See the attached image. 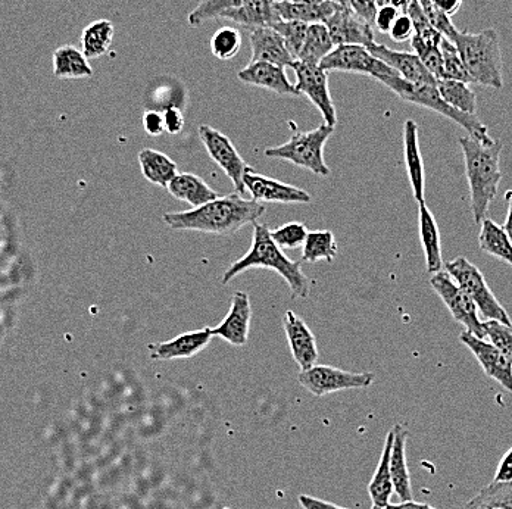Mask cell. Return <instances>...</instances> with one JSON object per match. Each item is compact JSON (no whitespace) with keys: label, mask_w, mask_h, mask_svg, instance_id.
<instances>
[{"label":"cell","mask_w":512,"mask_h":509,"mask_svg":"<svg viewBox=\"0 0 512 509\" xmlns=\"http://www.w3.org/2000/svg\"><path fill=\"white\" fill-rule=\"evenodd\" d=\"M432 2L439 11L448 15V17H452V15H455L460 11L464 0H432Z\"/></svg>","instance_id":"cell-52"},{"label":"cell","mask_w":512,"mask_h":509,"mask_svg":"<svg viewBox=\"0 0 512 509\" xmlns=\"http://www.w3.org/2000/svg\"><path fill=\"white\" fill-rule=\"evenodd\" d=\"M199 137L211 156L212 161L218 164V167L227 174V177L233 181L234 189L240 196L245 195L246 187L243 183V177L251 168L245 164L242 156L234 148L229 137L224 136L220 131L209 126L199 127Z\"/></svg>","instance_id":"cell-11"},{"label":"cell","mask_w":512,"mask_h":509,"mask_svg":"<svg viewBox=\"0 0 512 509\" xmlns=\"http://www.w3.org/2000/svg\"><path fill=\"white\" fill-rule=\"evenodd\" d=\"M237 78L242 83L271 90V92L277 93V95H301L298 89H296L295 84L290 83L284 68L279 67V65L268 64V62H249L248 67L239 71Z\"/></svg>","instance_id":"cell-19"},{"label":"cell","mask_w":512,"mask_h":509,"mask_svg":"<svg viewBox=\"0 0 512 509\" xmlns=\"http://www.w3.org/2000/svg\"><path fill=\"white\" fill-rule=\"evenodd\" d=\"M139 162L145 179L156 186L168 187L170 181L179 174L176 162L154 149H143L139 153Z\"/></svg>","instance_id":"cell-28"},{"label":"cell","mask_w":512,"mask_h":509,"mask_svg":"<svg viewBox=\"0 0 512 509\" xmlns=\"http://www.w3.org/2000/svg\"><path fill=\"white\" fill-rule=\"evenodd\" d=\"M446 271L451 274L452 279L457 281L458 286L470 296L471 301L476 304L480 314L487 320L501 321V323L512 324L507 309L501 305L486 283L482 271L471 264L468 259L460 258L449 261L445 265Z\"/></svg>","instance_id":"cell-7"},{"label":"cell","mask_w":512,"mask_h":509,"mask_svg":"<svg viewBox=\"0 0 512 509\" xmlns=\"http://www.w3.org/2000/svg\"><path fill=\"white\" fill-rule=\"evenodd\" d=\"M411 2L412 0H389V5H392L393 8L398 9V11L407 12Z\"/></svg>","instance_id":"cell-55"},{"label":"cell","mask_w":512,"mask_h":509,"mask_svg":"<svg viewBox=\"0 0 512 509\" xmlns=\"http://www.w3.org/2000/svg\"><path fill=\"white\" fill-rule=\"evenodd\" d=\"M308 234L307 227L301 223L284 224L280 229L271 231L274 242L282 249L301 248V246H304Z\"/></svg>","instance_id":"cell-41"},{"label":"cell","mask_w":512,"mask_h":509,"mask_svg":"<svg viewBox=\"0 0 512 509\" xmlns=\"http://www.w3.org/2000/svg\"><path fill=\"white\" fill-rule=\"evenodd\" d=\"M405 14L410 15L412 24H414L415 37H418L421 42L427 43V45L440 46L443 39L442 33L437 31L430 23L418 0H412Z\"/></svg>","instance_id":"cell-39"},{"label":"cell","mask_w":512,"mask_h":509,"mask_svg":"<svg viewBox=\"0 0 512 509\" xmlns=\"http://www.w3.org/2000/svg\"><path fill=\"white\" fill-rule=\"evenodd\" d=\"M486 337L495 345L508 361L512 362V324L489 320L485 323Z\"/></svg>","instance_id":"cell-42"},{"label":"cell","mask_w":512,"mask_h":509,"mask_svg":"<svg viewBox=\"0 0 512 509\" xmlns=\"http://www.w3.org/2000/svg\"><path fill=\"white\" fill-rule=\"evenodd\" d=\"M460 340L479 361L486 376L501 384L508 392H512V362L508 361L495 345L468 331H462Z\"/></svg>","instance_id":"cell-14"},{"label":"cell","mask_w":512,"mask_h":509,"mask_svg":"<svg viewBox=\"0 0 512 509\" xmlns=\"http://www.w3.org/2000/svg\"><path fill=\"white\" fill-rule=\"evenodd\" d=\"M309 24L301 23V21H280L274 24V30L283 37L287 49L292 53L295 61H298L299 53L304 48L305 39H307V31Z\"/></svg>","instance_id":"cell-40"},{"label":"cell","mask_w":512,"mask_h":509,"mask_svg":"<svg viewBox=\"0 0 512 509\" xmlns=\"http://www.w3.org/2000/svg\"><path fill=\"white\" fill-rule=\"evenodd\" d=\"M507 202H508V215L507 220H505L504 229L510 234L512 239V192L507 193Z\"/></svg>","instance_id":"cell-54"},{"label":"cell","mask_w":512,"mask_h":509,"mask_svg":"<svg viewBox=\"0 0 512 509\" xmlns=\"http://www.w3.org/2000/svg\"><path fill=\"white\" fill-rule=\"evenodd\" d=\"M414 24H412V20L410 15L401 14L399 15L398 20L393 24L392 30H390V37L395 42L402 43L407 42V40H411L412 36H414Z\"/></svg>","instance_id":"cell-45"},{"label":"cell","mask_w":512,"mask_h":509,"mask_svg":"<svg viewBox=\"0 0 512 509\" xmlns=\"http://www.w3.org/2000/svg\"><path fill=\"white\" fill-rule=\"evenodd\" d=\"M465 174L470 184L471 212L476 223L482 224L487 209L498 195L501 173L502 143H482L473 137H461Z\"/></svg>","instance_id":"cell-2"},{"label":"cell","mask_w":512,"mask_h":509,"mask_svg":"<svg viewBox=\"0 0 512 509\" xmlns=\"http://www.w3.org/2000/svg\"><path fill=\"white\" fill-rule=\"evenodd\" d=\"M384 509H437L430 507V505L426 504H418L414 499L412 501L401 502V504H389Z\"/></svg>","instance_id":"cell-53"},{"label":"cell","mask_w":512,"mask_h":509,"mask_svg":"<svg viewBox=\"0 0 512 509\" xmlns=\"http://www.w3.org/2000/svg\"><path fill=\"white\" fill-rule=\"evenodd\" d=\"M371 509H384V508L376 507V505H374V507Z\"/></svg>","instance_id":"cell-59"},{"label":"cell","mask_w":512,"mask_h":509,"mask_svg":"<svg viewBox=\"0 0 512 509\" xmlns=\"http://www.w3.org/2000/svg\"><path fill=\"white\" fill-rule=\"evenodd\" d=\"M371 55L379 58L384 64L389 65L404 80L414 84H436L437 78L424 67L421 59L415 53L393 51L387 46L374 42L368 46Z\"/></svg>","instance_id":"cell-17"},{"label":"cell","mask_w":512,"mask_h":509,"mask_svg":"<svg viewBox=\"0 0 512 509\" xmlns=\"http://www.w3.org/2000/svg\"><path fill=\"white\" fill-rule=\"evenodd\" d=\"M252 268H268L276 271L286 280L287 286L292 290L295 298H308L311 281L302 273L301 262L292 261L284 254L283 249L274 242L271 231L262 224L254 223V239L252 246L245 256L230 265L223 277L227 284L239 274Z\"/></svg>","instance_id":"cell-3"},{"label":"cell","mask_w":512,"mask_h":509,"mask_svg":"<svg viewBox=\"0 0 512 509\" xmlns=\"http://www.w3.org/2000/svg\"><path fill=\"white\" fill-rule=\"evenodd\" d=\"M433 290L437 293L443 304L451 312L455 321L464 326L465 331L474 334V336L485 339L486 327L485 323L480 320L479 309L476 304L471 301L470 296L458 286L457 281L452 279L448 271H440V273L433 274L430 279Z\"/></svg>","instance_id":"cell-8"},{"label":"cell","mask_w":512,"mask_h":509,"mask_svg":"<svg viewBox=\"0 0 512 509\" xmlns=\"http://www.w3.org/2000/svg\"><path fill=\"white\" fill-rule=\"evenodd\" d=\"M349 8L359 15L362 20L370 23L374 27V21H376L377 11H379V5L377 0H348Z\"/></svg>","instance_id":"cell-46"},{"label":"cell","mask_w":512,"mask_h":509,"mask_svg":"<svg viewBox=\"0 0 512 509\" xmlns=\"http://www.w3.org/2000/svg\"><path fill=\"white\" fill-rule=\"evenodd\" d=\"M495 483H508L512 482V448L507 454L502 457L499 461L498 468H496L495 477H493Z\"/></svg>","instance_id":"cell-50"},{"label":"cell","mask_w":512,"mask_h":509,"mask_svg":"<svg viewBox=\"0 0 512 509\" xmlns=\"http://www.w3.org/2000/svg\"><path fill=\"white\" fill-rule=\"evenodd\" d=\"M299 502L305 509H348L340 508L337 505L329 504V502L321 501V499L312 498V496L301 495Z\"/></svg>","instance_id":"cell-51"},{"label":"cell","mask_w":512,"mask_h":509,"mask_svg":"<svg viewBox=\"0 0 512 509\" xmlns=\"http://www.w3.org/2000/svg\"><path fill=\"white\" fill-rule=\"evenodd\" d=\"M329 28L334 46H368L374 43V27L362 20L349 6L337 5L329 18L324 21Z\"/></svg>","instance_id":"cell-13"},{"label":"cell","mask_w":512,"mask_h":509,"mask_svg":"<svg viewBox=\"0 0 512 509\" xmlns=\"http://www.w3.org/2000/svg\"><path fill=\"white\" fill-rule=\"evenodd\" d=\"M276 2L304 3V5H320L324 0H276Z\"/></svg>","instance_id":"cell-56"},{"label":"cell","mask_w":512,"mask_h":509,"mask_svg":"<svg viewBox=\"0 0 512 509\" xmlns=\"http://www.w3.org/2000/svg\"><path fill=\"white\" fill-rule=\"evenodd\" d=\"M412 49L415 51V55L423 62L424 67L430 71L439 80L440 74H442V52H440V46L427 45V43L421 42L418 37L412 36L411 39Z\"/></svg>","instance_id":"cell-43"},{"label":"cell","mask_w":512,"mask_h":509,"mask_svg":"<svg viewBox=\"0 0 512 509\" xmlns=\"http://www.w3.org/2000/svg\"><path fill=\"white\" fill-rule=\"evenodd\" d=\"M380 83L384 84L387 89L392 90L399 98L404 99L405 102L423 106V108L435 111L436 114H440L448 120L455 121L473 139L482 143L493 142L485 124L476 115L464 114V112L452 108L451 105L443 101L436 84H414L404 80L401 76L386 77Z\"/></svg>","instance_id":"cell-5"},{"label":"cell","mask_w":512,"mask_h":509,"mask_svg":"<svg viewBox=\"0 0 512 509\" xmlns=\"http://www.w3.org/2000/svg\"><path fill=\"white\" fill-rule=\"evenodd\" d=\"M336 254L337 246L332 231H309L304 243V261L311 264L317 261L332 262Z\"/></svg>","instance_id":"cell-35"},{"label":"cell","mask_w":512,"mask_h":509,"mask_svg":"<svg viewBox=\"0 0 512 509\" xmlns=\"http://www.w3.org/2000/svg\"><path fill=\"white\" fill-rule=\"evenodd\" d=\"M437 90L443 101L464 114L476 115L477 99L467 83L457 80H437Z\"/></svg>","instance_id":"cell-33"},{"label":"cell","mask_w":512,"mask_h":509,"mask_svg":"<svg viewBox=\"0 0 512 509\" xmlns=\"http://www.w3.org/2000/svg\"><path fill=\"white\" fill-rule=\"evenodd\" d=\"M299 383L315 396L329 395L346 389H362L376 380L374 373H349L329 365H314L299 374Z\"/></svg>","instance_id":"cell-10"},{"label":"cell","mask_w":512,"mask_h":509,"mask_svg":"<svg viewBox=\"0 0 512 509\" xmlns=\"http://www.w3.org/2000/svg\"><path fill=\"white\" fill-rule=\"evenodd\" d=\"M399 15H401V11L393 8L392 5H384L382 8H379V11H377L374 27H376L377 30L382 31V33H390V30H392L393 24L398 20Z\"/></svg>","instance_id":"cell-47"},{"label":"cell","mask_w":512,"mask_h":509,"mask_svg":"<svg viewBox=\"0 0 512 509\" xmlns=\"http://www.w3.org/2000/svg\"><path fill=\"white\" fill-rule=\"evenodd\" d=\"M251 0H202L189 14L190 26L199 27L206 21L217 20L224 12L233 11Z\"/></svg>","instance_id":"cell-37"},{"label":"cell","mask_w":512,"mask_h":509,"mask_svg":"<svg viewBox=\"0 0 512 509\" xmlns=\"http://www.w3.org/2000/svg\"><path fill=\"white\" fill-rule=\"evenodd\" d=\"M55 76L61 78L92 77L93 71L83 52L74 46H62L53 53Z\"/></svg>","instance_id":"cell-31"},{"label":"cell","mask_w":512,"mask_h":509,"mask_svg":"<svg viewBox=\"0 0 512 509\" xmlns=\"http://www.w3.org/2000/svg\"><path fill=\"white\" fill-rule=\"evenodd\" d=\"M395 440H393L392 455H390V473H392L395 493L401 502L412 501L411 474L407 465V439L408 429L402 424L393 427Z\"/></svg>","instance_id":"cell-23"},{"label":"cell","mask_w":512,"mask_h":509,"mask_svg":"<svg viewBox=\"0 0 512 509\" xmlns=\"http://www.w3.org/2000/svg\"><path fill=\"white\" fill-rule=\"evenodd\" d=\"M334 48L336 46H334L326 24H309L307 39H305L304 48L299 53L298 61L305 62V64L320 65Z\"/></svg>","instance_id":"cell-30"},{"label":"cell","mask_w":512,"mask_h":509,"mask_svg":"<svg viewBox=\"0 0 512 509\" xmlns=\"http://www.w3.org/2000/svg\"><path fill=\"white\" fill-rule=\"evenodd\" d=\"M404 159L415 201L418 205L426 204V171L418 142V126L414 120H407L404 124Z\"/></svg>","instance_id":"cell-21"},{"label":"cell","mask_w":512,"mask_h":509,"mask_svg":"<svg viewBox=\"0 0 512 509\" xmlns=\"http://www.w3.org/2000/svg\"><path fill=\"white\" fill-rule=\"evenodd\" d=\"M440 52H442L443 64L439 80H457L467 84L473 83V78L468 74L457 46L451 40L443 37L442 42H440Z\"/></svg>","instance_id":"cell-36"},{"label":"cell","mask_w":512,"mask_h":509,"mask_svg":"<svg viewBox=\"0 0 512 509\" xmlns=\"http://www.w3.org/2000/svg\"><path fill=\"white\" fill-rule=\"evenodd\" d=\"M330 2L337 3L340 6H349L348 0H330Z\"/></svg>","instance_id":"cell-57"},{"label":"cell","mask_w":512,"mask_h":509,"mask_svg":"<svg viewBox=\"0 0 512 509\" xmlns=\"http://www.w3.org/2000/svg\"><path fill=\"white\" fill-rule=\"evenodd\" d=\"M143 127H145V131L151 136H159V134L164 133L165 130V120L164 114L158 111H146L145 115H143Z\"/></svg>","instance_id":"cell-48"},{"label":"cell","mask_w":512,"mask_h":509,"mask_svg":"<svg viewBox=\"0 0 512 509\" xmlns=\"http://www.w3.org/2000/svg\"><path fill=\"white\" fill-rule=\"evenodd\" d=\"M480 249L486 254L495 256L507 262L512 267V239L504 227L498 226L495 221L485 218L479 234Z\"/></svg>","instance_id":"cell-29"},{"label":"cell","mask_w":512,"mask_h":509,"mask_svg":"<svg viewBox=\"0 0 512 509\" xmlns=\"http://www.w3.org/2000/svg\"><path fill=\"white\" fill-rule=\"evenodd\" d=\"M251 62H268L279 67H292L295 58L287 49L283 37L271 27L251 30Z\"/></svg>","instance_id":"cell-20"},{"label":"cell","mask_w":512,"mask_h":509,"mask_svg":"<svg viewBox=\"0 0 512 509\" xmlns=\"http://www.w3.org/2000/svg\"><path fill=\"white\" fill-rule=\"evenodd\" d=\"M452 43L457 46L473 83L496 90L504 87L501 39L495 28H487L479 33L458 31Z\"/></svg>","instance_id":"cell-4"},{"label":"cell","mask_w":512,"mask_h":509,"mask_svg":"<svg viewBox=\"0 0 512 509\" xmlns=\"http://www.w3.org/2000/svg\"><path fill=\"white\" fill-rule=\"evenodd\" d=\"M377 5H379V8H382L384 5H389V0H377Z\"/></svg>","instance_id":"cell-58"},{"label":"cell","mask_w":512,"mask_h":509,"mask_svg":"<svg viewBox=\"0 0 512 509\" xmlns=\"http://www.w3.org/2000/svg\"><path fill=\"white\" fill-rule=\"evenodd\" d=\"M333 131V127L323 124V126L307 131V133L295 134L284 145L267 149L265 156L292 162L298 167L307 168L311 173L327 177L330 174V168L324 162L323 152L324 146H326L327 140L330 139Z\"/></svg>","instance_id":"cell-6"},{"label":"cell","mask_w":512,"mask_h":509,"mask_svg":"<svg viewBox=\"0 0 512 509\" xmlns=\"http://www.w3.org/2000/svg\"><path fill=\"white\" fill-rule=\"evenodd\" d=\"M211 329L198 331H189V333L180 334L176 339L168 342L156 343L149 346L152 359H179L192 358L204 351L212 339Z\"/></svg>","instance_id":"cell-22"},{"label":"cell","mask_w":512,"mask_h":509,"mask_svg":"<svg viewBox=\"0 0 512 509\" xmlns=\"http://www.w3.org/2000/svg\"><path fill=\"white\" fill-rule=\"evenodd\" d=\"M165 130L171 134L180 133L184 126V117L179 108L170 106L164 112Z\"/></svg>","instance_id":"cell-49"},{"label":"cell","mask_w":512,"mask_h":509,"mask_svg":"<svg viewBox=\"0 0 512 509\" xmlns=\"http://www.w3.org/2000/svg\"><path fill=\"white\" fill-rule=\"evenodd\" d=\"M242 49V34L233 27H221L211 39V52L221 61H229Z\"/></svg>","instance_id":"cell-38"},{"label":"cell","mask_w":512,"mask_h":509,"mask_svg":"<svg viewBox=\"0 0 512 509\" xmlns=\"http://www.w3.org/2000/svg\"><path fill=\"white\" fill-rule=\"evenodd\" d=\"M393 440L395 433L393 429L387 434L386 442L382 457H380L379 465H377L376 473L368 484V493H370L371 501L376 507L386 508L390 504L395 486H393L392 473H390V455H392Z\"/></svg>","instance_id":"cell-26"},{"label":"cell","mask_w":512,"mask_h":509,"mask_svg":"<svg viewBox=\"0 0 512 509\" xmlns=\"http://www.w3.org/2000/svg\"><path fill=\"white\" fill-rule=\"evenodd\" d=\"M251 318V299L248 293L236 292L231 299L229 314L221 324L211 329L212 336L221 337L233 346H245L248 343Z\"/></svg>","instance_id":"cell-16"},{"label":"cell","mask_w":512,"mask_h":509,"mask_svg":"<svg viewBox=\"0 0 512 509\" xmlns=\"http://www.w3.org/2000/svg\"><path fill=\"white\" fill-rule=\"evenodd\" d=\"M296 76V89L320 109L324 118V124L333 127L337 123L336 108L329 89V74L320 65L305 64L295 61L292 64Z\"/></svg>","instance_id":"cell-12"},{"label":"cell","mask_w":512,"mask_h":509,"mask_svg":"<svg viewBox=\"0 0 512 509\" xmlns=\"http://www.w3.org/2000/svg\"><path fill=\"white\" fill-rule=\"evenodd\" d=\"M246 190L251 192L256 202H279V204H309L311 195L305 190L282 183L268 177L259 176L249 170L243 177Z\"/></svg>","instance_id":"cell-15"},{"label":"cell","mask_w":512,"mask_h":509,"mask_svg":"<svg viewBox=\"0 0 512 509\" xmlns=\"http://www.w3.org/2000/svg\"><path fill=\"white\" fill-rule=\"evenodd\" d=\"M464 509H512V482H493L483 487Z\"/></svg>","instance_id":"cell-34"},{"label":"cell","mask_w":512,"mask_h":509,"mask_svg":"<svg viewBox=\"0 0 512 509\" xmlns=\"http://www.w3.org/2000/svg\"><path fill=\"white\" fill-rule=\"evenodd\" d=\"M114 39V26L111 21L99 20L84 28L81 43H83V53L87 59L101 58L108 52Z\"/></svg>","instance_id":"cell-32"},{"label":"cell","mask_w":512,"mask_h":509,"mask_svg":"<svg viewBox=\"0 0 512 509\" xmlns=\"http://www.w3.org/2000/svg\"><path fill=\"white\" fill-rule=\"evenodd\" d=\"M418 3H420L424 14H426V17L429 18V21L433 24V27H435L437 31H440L443 37H446V39L454 42L455 36L458 34V30L457 27L452 24L451 17H448V15L443 14L442 11H439V9L433 5L432 0H418Z\"/></svg>","instance_id":"cell-44"},{"label":"cell","mask_w":512,"mask_h":509,"mask_svg":"<svg viewBox=\"0 0 512 509\" xmlns=\"http://www.w3.org/2000/svg\"><path fill=\"white\" fill-rule=\"evenodd\" d=\"M168 192L179 199V201L187 202L193 208L204 206L208 202L215 201L220 198L214 189L208 186L201 177L193 176V174L181 173L177 174L168 184Z\"/></svg>","instance_id":"cell-25"},{"label":"cell","mask_w":512,"mask_h":509,"mask_svg":"<svg viewBox=\"0 0 512 509\" xmlns=\"http://www.w3.org/2000/svg\"><path fill=\"white\" fill-rule=\"evenodd\" d=\"M420 234L426 256L427 271L430 274L440 273L443 268L442 245H440V230L435 215L426 204H420Z\"/></svg>","instance_id":"cell-27"},{"label":"cell","mask_w":512,"mask_h":509,"mask_svg":"<svg viewBox=\"0 0 512 509\" xmlns=\"http://www.w3.org/2000/svg\"><path fill=\"white\" fill-rule=\"evenodd\" d=\"M293 359L302 371L314 367L318 361L317 340L305 321L293 311H287L283 320Z\"/></svg>","instance_id":"cell-18"},{"label":"cell","mask_w":512,"mask_h":509,"mask_svg":"<svg viewBox=\"0 0 512 509\" xmlns=\"http://www.w3.org/2000/svg\"><path fill=\"white\" fill-rule=\"evenodd\" d=\"M324 71H342V73L364 74L382 81L383 78L399 76L395 70L384 64L364 46H336L321 62Z\"/></svg>","instance_id":"cell-9"},{"label":"cell","mask_w":512,"mask_h":509,"mask_svg":"<svg viewBox=\"0 0 512 509\" xmlns=\"http://www.w3.org/2000/svg\"><path fill=\"white\" fill-rule=\"evenodd\" d=\"M220 18L249 28V30L259 27H273L274 24L282 21L279 11H277L276 0H251L240 8L224 12Z\"/></svg>","instance_id":"cell-24"},{"label":"cell","mask_w":512,"mask_h":509,"mask_svg":"<svg viewBox=\"0 0 512 509\" xmlns=\"http://www.w3.org/2000/svg\"><path fill=\"white\" fill-rule=\"evenodd\" d=\"M264 214L265 206L259 202L246 201L240 195H230L192 211L168 212L164 215V221L173 230H195L229 236L246 224L256 223Z\"/></svg>","instance_id":"cell-1"}]
</instances>
